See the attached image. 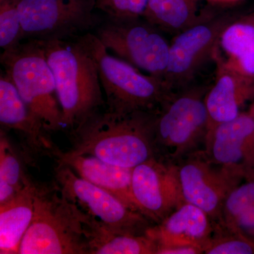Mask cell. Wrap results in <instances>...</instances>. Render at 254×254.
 <instances>
[{
	"label": "cell",
	"mask_w": 254,
	"mask_h": 254,
	"mask_svg": "<svg viewBox=\"0 0 254 254\" xmlns=\"http://www.w3.org/2000/svg\"><path fill=\"white\" fill-rule=\"evenodd\" d=\"M36 190L31 182L12 199L0 204V254L19 252L34 215Z\"/></svg>",
	"instance_id": "cell-20"
},
{
	"label": "cell",
	"mask_w": 254,
	"mask_h": 254,
	"mask_svg": "<svg viewBox=\"0 0 254 254\" xmlns=\"http://www.w3.org/2000/svg\"><path fill=\"white\" fill-rule=\"evenodd\" d=\"M95 35L108 51L140 71L163 79L170 41L163 31L144 18L125 21L105 18Z\"/></svg>",
	"instance_id": "cell-8"
},
{
	"label": "cell",
	"mask_w": 254,
	"mask_h": 254,
	"mask_svg": "<svg viewBox=\"0 0 254 254\" xmlns=\"http://www.w3.org/2000/svg\"><path fill=\"white\" fill-rule=\"evenodd\" d=\"M9 76L31 113L48 133L64 128L56 84L43 42L26 40L0 57Z\"/></svg>",
	"instance_id": "cell-4"
},
{
	"label": "cell",
	"mask_w": 254,
	"mask_h": 254,
	"mask_svg": "<svg viewBox=\"0 0 254 254\" xmlns=\"http://www.w3.org/2000/svg\"><path fill=\"white\" fill-rule=\"evenodd\" d=\"M0 123L2 128L20 132L35 151L52 153L55 149L48 132L4 72L0 76Z\"/></svg>",
	"instance_id": "cell-18"
},
{
	"label": "cell",
	"mask_w": 254,
	"mask_h": 254,
	"mask_svg": "<svg viewBox=\"0 0 254 254\" xmlns=\"http://www.w3.org/2000/svg\"><path fill=\"white\" fill-rule=\"evenodd\" d=\"M216 224L201 209L184 203L161 222L148 227L145 234L159 247L195 246L205 247L213 237Z\"/></svg>",
	"instance_id": "cell-14"
},
{
	"label": "cell",
	"mask_w": 254,
	"mask_h": 254,
	"mask_svg": "<svg viewBox=\"0 0 254 254\" xmlns=\"http://www.w3.org/2000/svg\"><path fill=\"white\" fill-rule=\"evenodd\" d=\"M232 15L212 11L199 22L174 36L163 78L172 91L194 83L205 64L213 60L219 36Z\"/></svg>",
	"instance_id": "cell-9"
},
{
	"label": "cell",
	"mask_w": 254,
	"mask_h": 254,
	"mask_svg": "<svg viewBox=\"0 0 254 254\" xmlns=\"http://www.w3.org/2000/svg\"><path fill=\"white\" fill-rule=\"evenodd\" d=\"M175 165L184 201L220 223L225 200L242 175L213 163L205 151L193 152Z\"/></svg>",
	"instance_id": "cell-10"
},
{
	"label": "cell",
	"mask_w": 254,
	"mask_h": 254,
	"mask_svg": "<svg viewBox=\"0 0 254 254\" xmlns=\"http://www.w3.org/2000/svg\"><path fill=\"white\" fill-rule=\"evenodd\" d=\"M203 0H148L142 18L163 31L175 35L199 22L212 10L202 6Z\"/></svg>",
	"instance_id": "cell-21"
},
{
	"label": "cell",
	"mask_w": 254,
	"mask_h": 254,
	"mask_svg": "<svg viewBox=\"0 0 254 254\" xmlns=\"http://www.w3.org/2000/svg\"><path fill=\"white\" fill-rule=\"evenodd\" d=\"M209 3L212 4H230V3L235 2L238 0H206Z\"/></svg>",
	"instance_id": "cell-29"
},
{
	"label": "cell",
	"mask_w": 254,
	"mask_h": 254,
	"mask_svg": "<svg viewBox=\"0 0 254 254\" xmlns=\"http://www.w3.org/2000/svg\"><path fill=\"white\" fill-rule=\"evenodd\" d=\"M254 204V180L237 185L230 192L224 203L221 225L232 230L235 228L237 219L246 210Z\"/></svg>",
	"instance_id": "cell-24"
},
{
	"label": "cell",
	"mask_w": 254,
	"mask_h": 254,
	"mask_svg": "<svg viewBox=\"0 0 254 254\" xmlns=\"http://www.w3.org/2000/svg\"><path fill=\"white\" fill-rule=\"evenodd\" d=\"M213 61L254 81V11L232 15L219 36Z\"/></svg>",
	"instance_id": "cell-16"
},
{
	"label": "cell",
	"mask_w": 254,
	"mask_h": 254,
	"mask_svg": "<svg viewBox=\"0 0 254 254\" xmlns=\"http://www.w3.org/2000/svg\"><path fill=\"white\" fill-rule=\"evenodd\" d=\"M42 42L54 76L63 127L71 131L105 105L96 60L86 34Z\"/></svg>",
	"instance_id": "cell-2"
},
{
	"label": "cell",
	"mask_w": 254,
	"mask_h": 254,
	"mask_svg": "<svg viewBox=\"0 0 254 254\" xmlns=\"http://www.w3.org/2000/svg\"><path fill=\"white\" fill-rule=\"evenodd\" d=\"M156 114L99 110L70 131L73 145L68 151L96 157L122 168H134L158 156L154 140Z\"/></svg>",
	"instance_id": "cell-1"
},
{
	"label": "cell",
	"mask_w": 254,
	"mask_h": 254,
	"mask_svg": "<svg viewBox=\"0 0 254 254\" xmlns=\"http://www.w3.org/2000/svg\"><path fill=\"white\" fill-rule=\"evenodd\" d=\"M88 254H157L158 246L146 234L114 230L88 213Z\"/></svg>",
	"instance_id": "cell-19"
},
{
	"label": "cell",
	"mask_w": 254,
	"mask_h": 254,
	"mask_svg": "<svg viewBox=\"0 0 254 254\" xmlns=\"http://www.w3.org/2000/svg\"></svg>",
	"instance_id": "cell-30"
},
{
	"label": "cell",
	"mask_w": 254,
	"mask_h": 254,
	"mask_svg": "<svg viewBox=\"0 0 254 254\" xmlns=\"http://www.w3.org/2000/svg\"><path fill=\"white\" fill-rule=\"evenodd\" d=\"M235 228L243 232L244 230H254V204L246 210L237 219Z\"/></svg>",
	"instance_id": "cell-28"
},
{
	"label": "cell",
	"mask_w": 254,
	"mask_h": 254,
	"mask_svg": "<svg viewBox=\"0 0 254 254\" xmlns=\"http://www.w3.org/2000/svg\"><path fill=\"white\" fill-rule=\"evenodd\" d=\"M86 36L98 65L106 110L118 114L158 112L173 93L164 79L110 55L93 33Z\"/></svg>",
	"instance_id": "cell-5"
},
{
	"label": "cell",
	"mask_w": 254,
	"mask_h": 254,
	"mask_svg": "<svg viewBox=\"0 0 254 254\" xmlns=\"http://www.w3.org/2000/svg\"><path fill=\"white\" fill-rule=\"evenodd\" d=\"M216 66L215 81L205 96L208 115L206 138L219 125L236 118L254 97V81L222 65Z\"/></svg>",
	"instance_id": "cell-15"
},
{
	"label": "cell",
	"mask_w": 254,
	"mask_h": 254,
	"mask_svg": "<svg viewBox=\"0 0 254 254\" xmlns=\"http://www.w3.org/2000/svg\"><path fill=\"white\" fill-rule=\"evenodd\" d=\"M148 0H96V9L106 18L114 21H125L142 18Z\"/></svg>",
	"instance_id": "cell-26"
},
{
	"label": "cell",
	"mask_w": 254,
	"mask_h": 254,
	"mask_svg": "<svg viewBox=\"0 0 254 254\" xmlns=\"http://www.w3.org/2000/svg\"><path fill=\"white\" fill-rule=\"evenodd\" d=\"M131 190L138 212L155 224L185 203L175 163L161 157L132 169Z\"/></svg>",
	"instance_id": "cell-12"
},
{
	"label": "cell",
	"mask_w": 254,
	"mask_h": 254,
	"mask_svg": "<svg viewBox=\"0 0 254 254\" xmlns=\"http://www.w3.org/2000/svg\"><path fill=\"white\" fill-rule=\"evenodd\" d=\"M31 181L2 129L0 134V204L18 194Z\"/></svg>",
	"instance_id": "cell-22"
},
{
	"label": "cell",
	"mask_w": 254,
	"mask_h": 254,
	"mask_svg": "<svg viewBox=\"0 0 254 254\" xmlns=\"http://www.w3.org/2000/svg\"><path fill=\"white\" fill-rule=\"evenodd\" d=\"M204 254V250L195 246H174L159 247L157 254Z\"/></svg>",
	"instance_id": "cell-27"
},
{
	"label": "cell",
	"mask_w": 254,
	"mask_h": 254,
	"mask_svg": "<svg viewBox=\"0 0 254 254\" xmlns=\"http://www.w3.org/2000/svg\"><path fill=\"white\" fill-rule=\"evenodd\" d=\"M87 217L60 187L37 186L34 215L18 254H88Z\"/></svg>",
	"instance_id": "cell-3"
},
{
	"label": "cell",
	"mask_w": 254,
	"mask_h": 254,
	"mask_svg": "<svg viewBox=\"0 0 254 254\" xmlns=\"http://www.w3.org/2000/svg\"><path fill=\"white\" fill-rule=\"evenodd\" d=\"M208 87L195 81L174 91L160 107L154 125L159 157L177 163L196 151L200 143H205L208 131L205 96Z\"/></svg>",
	"instance_id": "cell-6"
},
{
	"label": "cell",
	"mask_w": 254,
	"mask_h": 254,
	"mask_svg": "<svg viewBox=\"0 0 254 254\" xmlns=\"http://www.w3.org/2000/svg\"><path fill=\"white\" fill-rule=\"evenodd\" d=\"M213 163L245 176L254 163V103L231 121L217 127L205 142Z\"/></svg>",
	"instance_id": "cell-13"
},
{
	"label": "cell",
	"mask_w": 254,
	"mask_h": 254,
	"mask_svg": "<svg viewBox=\"0 0 254 254\" xmlns=\"http://www.w3.org/2000/svg\"><path fill=\"white\" fill-rule=\"evenodd\" d=\"M52 154L58 163L71 168L81 178L109 192L132 210L138 212L132 195L131 168L116 166L91 155L73 154L68 150L63 152L55 148Z\"/></svg>",
	"instance_id": "cell-17"
},
{
	"label": "cell",
	"mask_w": 254,
	"mask_h": 254,
	"mask_svg": "<svg viewBox=\"0 0 254 254\" xmlns=\"http://www.w3.org/2000/svg\"><path fill=\"white\" fill-rule=\"evenodd\" d=\"M18 0H0V47L3 51L23 41L22 25Z\"/></svg>",
	"instance_id": "cell-25"
},
{
	"label": "cell",
	"mask_w": 254,
	"mask_h": 254,
	"mask_svg": "<svg viewBox=\"0 0 254 254\" xmlns=\"http://www.w3.org/2000/svg\"><path fill=\"white\" fill-rule=\"evenodd\" d=\"M55 173L62 191L108 227L118 231L145 234L151 226L144 215L132 210L109 192L81 178L66 165L58 163Z\"/></svg>",
	"instance_id": "cell-11"
},
{
	"label": "cell",
	"mask_w": 254,
	"mask_h": 254,
	"mask_svg": "<svg viewBox=\"0 0 254 254\" xmlns=\"http://www.w3.org/2000/svg\"><path fill=\"white\" fill-rule=\"evenodd\" d=\"M26 40L74 39L103 22L95 14L96 0H18Z\"/></svg>",
	"instance_id": "cell-7"
},
{
	"label": "cell",
	"mask_w": 254,
	"mask_h": 254,
	"mask_svg": "<svg viewBox=\"0 0 254 254\" xmlns=\"http://www.w3.org/2000/svg\"><path fill=\"white\" fill-rule=\"evenodd\" d=\"M205 254H253L254 243L240 230H232L217 224Z\"/></svg>",
	"instance_id": "cell-23"
}]
</instances>
